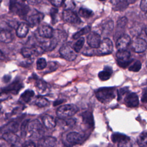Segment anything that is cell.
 Segmentation results:
<instances>
[{
  "instance_id": "cell-1",
  "label": "cell",
  "mask_w": 147,
  "mask_h": 147,
  "mask_svg": "<svg viewBox=\"0 0 147 147\" xmlns=\"http://www.w3.org/2000/svg\"><path fill=\"white\" fill-rule=\"evenodd\" d=\"M114 87H102L95 91L97 99L103 103L111 102L115 96Z\"/></svg>"
},
{
  "instance_id": "cell-2",
  "label": "cell",
  "mask_w": 147,
  "mask_h": 147,
  "mask_svg": "<svg viewBox=\"0 0 147 147\" xmlns=\"http://www.w3.org/2000/svg\"><path fill=\"white\" fill-rule=\"evenodd\" d=\"M28 132L32 138L40 139L42 137L45 131L42 124L38 119H34L29 121L28 126Z\"/></svg>"
},
{
  "instance_id": "cell-3",
  "label": "cell",
  "mask_w": 147,
  "mask_h": 147,
  "mask_svg": "<svg viewBox=\"0 0 147 147\" xmlns=\"http://www.w3.org/2000/svg\"><path fill=\"white\" fill-rule=\"evenodd\" d=\"M9 9L11 13L20 17L26 16L30 10L29 6L20 0H10Z\"/></svg>"
},
{
  "instance_id": "cell-4",
  "label": "cell",
  "mask_w": 147,
  "mask_h": 147,
  "mask_svg": "<svg viewBox=\"0 0 147 147\" xmlns=\"http://www.w3.org/2000/svg\"><path fill=\"white\" fill-rule=\"evenodd\" d=\"M78 111V107L74 104H67L60 106L56 111L57 116L60 119L71 117Z\"/></svg>"
},
{
  "instance_id": "cell-5",
  "label": "cell",
  "mask_w": 147,
  "mask_h": 147,
  "mask_svg": "<svg viewBox=\"0 0 147 147\" xmlns=\"http://www.w3.org/2000/svg\"><path fill=\"white\" fill-rule=\"evenodd\" d=\"M59 53L63 58L69 61H74L77 57V53L70 43L64 44L60 48Z\"/></svg>"
},
{
  "instance_id": "cell-6",
  "label": "cell",
  "mask_w": 147,
  "mask_h": 147,
  "mask_svg": "<svg viewBox=\"0 0 147 147\" xmlns=\"http://www.w3.org/2000/svg\"><path fill=\"white\" fill-rule=\"evenodd\" d=\"M118 65L122 68L127 67L131 62L130 60V53L126 50H119L116 53Z\"/></svg>"
},
{
  "instance_id": "cell-7",
  "label": "cell",
  "mask_w": 147,
  "mask_h": 147,
  "mask_svg": "<svg viewBox=\"0 0 147 147\" xmlns=\"http://www.w3.org/2000/svg\"><path fill=\"white\" fill-rule=\"evenodd\" d=\"M63 20L69 24L78 25L81 23V20L73 10H64L62 13Z\"/></svg>"
},
{
  "instance_id": "cell-8",
  "label": "cell",
  "mask_w": 147,
  "mask_h": 147,
  "mask_svg": "<svg viewBox=\"0 0 147 147\" xmlns=\"http://www.w3.org/2000/svg\"><path fill=\"white\" fill-rule=\"evenodd\" d=\"M113 45L111 40L109 38H105L101 41L98 47L99 52L102 55H107L112 52Z\"/></svg>"
},
{
  "instance_id": "cell-9",
  "label": "cell",
  "mask_w": 147,
  "mask_h": 147,
  "mask_svg": "<svg viewBox=\"0 0 147 147\" xmlns=\"http://www.w3.org/2000/svg\"><path fill=\"white\" fill-rule=\"evenodd\" d=\"M87 42L91 48H98L101 42L100 36L96 32H90L87 37Z\"/></svg>"
},
{
  "instance_id": "cell-10",
  "label": "cell",
  "mask_w": 147,
  "mask_h": 147,
  "mask_svg": "<svg viewBox=\"0 0 147 147\" xmlns=\"http://www.w3.org/2000/svg\"><path fill=\"white\" fill-rule=\"evenodd\" d=\"M58 44V41L53 37L41 41L38 44L44 52L51 51L54 49Z\"/></svg>"
},
{
  "instance_id": "cell-11",
  "label": "cell",
  "mask_w": 147,
  "mask_h": 147,
  "mask_svg": "<svg viewBox=\"0 0 147 147\" xmlns=\"http://www.w3.org/2000/svg\"><path fill=\"white\" fill-rule=\"evenodd\" d=\"M132 49L136 53H141L144 52L147 48V42L141 38L135 39L131 45Z\"/></svg>"
},
{
  "instance_id": "cell-12",
  "label": "cell",
  "mask_w": 147,
  "mask_h": 147,
  "mask_svg": "<svg viewBox=\"0 0 147 147\" xmlns=\"http://www.w3.org/2000/svg\"><path fill=\"white\" fill-rule=\"evenodd\" d=\"M53 29L52 28L47 25H41L38 28V33L41 37L44 38H51L53 37Z\"/></svg>"
},
{
  "instance_id": "cell-13",
  "label": "cell",
  "mask_w": 147,
  "mask_h": 147,
  "mask_svg": "<svg viewBox=\"0 0 147 147\" xmlns=\"http://www.w3.org/2000/svg\"><path fill=\"white\" fill-rule=\"evenodd\" d=\"M19 127V123L15 121H11L7 123L0 128V132L2 134L6 133H16Z\"/></svg>"
},
{
  "instance_id": "cell-14",
  "label": "cell",
  "mask_w": 147,
  "mask_h": 147,
  "mask_svg": "<svg viewBox=\"0 0 147 147\" xmlns=\"http://www.w3.org/2000/svg\"><path fill=\"white\" fill-rule=\"evenodd\" d=\"M56 138L53 137H42L39 139L37 147H54L56 144Z\"/></svg>"
},
{
  "instance_id": "cell-15",
  "label": "cell",
  "mask_w": 147,
  "mask_h": 147,
  "mask_svg": "<svg viewBox=\"0 0 147 147\" xmlns=\"http://www.w3.org/2000/svg\"><path fill=\"white\" fill-rule=\"evenodd\" d=\"M23 87V84L20 80H15L13 83L9 84L7 87L3 89V92L6 93H11L14 94H17L19 91Z\"/></svg>"
},
{
  "instance_id": "cell-16",
  "label": "cell",
  "mask_w": 147,
  "mask_h": 147,
  "mask_svg": "<svg viewBox=\"0 0 147 147\" xmlns=\"http://www.w3.org/2000/svg\"><path fill=\"white\" fill-rule=\"evenodd\" d=\"M125 104L129 107H135L138 106L139 104L138 97L136 93H129L125 98Z\"/></svg>"
},
{
  "instance_id": "cell-17",
  "label": "cell",
  "mask_w": 147,
  "mask_h": 147,
  "mask_svg": "<svg viewBox=\"0 0 147 147\" xmlns=\"http://www.w3.org/2000/svg\"><path fill=\"white\" fill-rule=\"evenodd\" d=\"M131 40L127 34H122L117 38L116 41V47L118 50H125V49L130 44Z\"/></svg>"
},
{
  "instance_id": "cell-18",
  "label": "cell",
  "mask_w": 147,
  "mask_h": 147,
  "mask_svg": "<svg viewBox=\"0 0 147 147\" xmlns=\"http://www.w3.org/2000/svg\"><path fill=\"white\" fill-rule=\"evenodd\" d=\"M83 136L79 133L72 131L68 133L66 136V141L71 145H74L82 142Z\"/></svg>"
},
{
  "instance_id": "cell-19",
  "label": "cell",
  "mask_w": 147,
  "mask_h": 147,
  "mask_svg": "<svg viewBox=\"0 0 147 147\" xmlns=\"http://www.w3.org/2000/svg\"><path fill=\"white\" fill-rule=\"evenodd\" d=\"M127 20L125 17H122L121 18H120L118 21H117V26H116V31H115V36H114V38L116 37H119L120 36H121L123 33V30L127 24Z\"/></svg>"
},
{
  "instance_id": "cell-20",
  "label": "cell",
  "mask_w": 147,
  "mask_h": 147,
  "mask_svg": "<svg viewBox=\"0 0 147 147\" xmlns=\"http://www.w3.org/2000/svg\"><path fill=\"white\" fill-rule=\"evenodd\" d=\"M35 86L38 91V92L41 95H44L48 92L49 86L48 84L43 80L38 79H36Z\"/></svg>"
},
{
  "instance_id": "cell-21",
  "label": "cell",
  "mask_w": 147,
  "mask_h": 147,
  "mask_svg": "<svg viewBox=\"0 0 147 147\" xmlns=\"http://www.w3.org/2000/svg\"><path fill=\"white\" fill-rule=\"evenodd\" d=\"M43 18L44 15L42 13L36 12L29 16L28 18V22L30 26L34 27L38 25Z\"/></svg>"
},
{
  "instance_id": "cell-22",
  "label": "cell",
  "mask_w": 147,
  "mask_h": 147,
  "mask_svg": "<svg viewBox=\"0 0 147 147\" xmlns=\"http://www.w3.org/2000/svg\"><path fill=\"white\" fill-rule=\"evenodd\" d=\"M2 138L12 145L17 146L20 142V138L13 133H6L2 134Z\"/></svg>"
},
{
  "instance_id": "cell-23",
  "label": "cell",
  "mask_w": 147,
  "mask_h": 147,
  "mask_svg": "<svg viewBox=\"0 0 147 147\" xmlns=\"http://www.w3.org/2000/svg\"><path fill=\"white\" fill-rule=\"evenodd\" d=\"M42 122L44 126L47 129H53L56 125V121L55 118L52 116L48 114L42 117Z\"/></svg>"
},
{
  "instance_id": "cell-24",
  "label": "cell",
  "mask_w": 147,
  "mask_h": 147,
  "mask_svg": "<svg viewBox=\"0 0 147 147\" xmlns=\"http://www.w3.org/2000/svg\"><path fill=\"white\" fill-rule=\"evenodd\" d=\"M13 36L9 30H2L0 32V42L8 44L13 41Z\"/></svg>"
},
{
  "instance_id": "cell-25",
  "label": "cell",
  "mask_w": 147,
  "mask_h": 147,
  "mask_svg": "<svg viewBox=\"0 0 147 147\" xmlns=\"http://www.w3.org/2000/svg\"><path fill=\"white\" fill-rule=\"evenodd\" d=\"M29 32V26L24 22L21 23L17 28L16 35L20 38L25 37Z\"/></svg>"
},
{
  "instance_id": "cell-26",
  "label": "cell",
  "mask_w": 147,
  "mask_h": 147,
  "mask_svg": "<svg viewBox=\"0 0 147 147\" xmlns=\"http://www.w3.org/2000/svg\"><path fill=\"white\" fill-rule=\"evenodd\" d=\"M83 121L85 125L89 127H93L94 125V121L93 115L89 111H85L82 114Z\"/></svg>"
},
{
  "instance_id": "cell-27",
  "label": "cell",
  "mask_w": 147,
  "mask_h": 147,
  "mask_svg": "<svg viewBox=\"0 0 147 147\" xmlns=\"http://www.w3.org/2000/svg\"><path fill=\"white\" fill-rule=\"evenodd\" d=\"M113 73V70L111 67L109 66H106L104 68V69L98 74V77L100 80L102 81L107 80L110 79Z\"/></svg>"
},
{
  "instance_id": "cell-28",
  "label": "cell",
  "mask_w": 147,
  "mask_h": 147,
  "mask_svg": "<svg viewBox=\"0 0 147 147\" xmlns=\"http://www.w3.org/2000/svg\"><path fill=\"white\" fill-rule=\"evenodd\" d=\"M111 139L112 141L114 143H121L127 140H129L130 137H127L124 134L119 133H114L111 135Z\"/></svg>"
},
{
  "instance_id": "cell-29",
  "label": "cell",
  "mask_w": 147,
  "mask_h": 147,
  "mask_svg": "<svg viewBox=\"0 0 147 147\" xmlns=\"http://www.w3.org/2000/svg\"><path fill=\"white\" fill-rule=\"evenodd\" d=\"M34 105L39 107H44L48 106L50 104L49 101L42 96H37L33 102Z\"/></svg>"
},
{
  "instance_id": "cell-30",
  "label": "cell",
  "mask_w": 147,
  "mask_h": 147,
  "mask_svg": "<svg viewBox=\"0 0 147 147\" xmlns=\"http://www.w3.org/2000/svg\"><path fill=\"white\" fill-rule=\"evenodd\" d=\"M34 95V92L33 90H27L24 91L20 96V100L21 102L28 103L31 100L32 98Z\"/></svg>"
},
{
  "instance_id": "cell-31",
  "label": "cell",
  "mask_w": 147,
  "mask_h": 147,
  "mask_svg": "<svg viewBox=\"0 0 147 147\" xmlns=\"http://www.w3.org/2000/svg\"><path fill=\"white\" fill-rule=\"evenodd\" d=\"M113 28H114V22L111 20H109L108 21H106L103 24L102 32L106 35H108L112 32Z\"/></svg>"
},
{
  "instance_id": "cell-32",
  "label": "cell",
  "mask_w": 147,
  "mask_h": 147,
  "mask_svg": "<svg viewBox=\"0 0 147 147\" xmlns=\"http://www.w3.org/2000/svg\"><path fill=\"white\" fill-rule=\"evenodd\" d=\"M137 142L140 147H144L147 145V130L142 132L138 136Z\"/></svg>"
},
{
  "instance_id": "cell-33",
  "label": "cell",
  "mask_w": 147,
  "mask_h": 147,
  "mask_svg": "<svg viewBox=\"0 0 147 147\" xmlns=\"http://www.w3.org/2000/svg\"><path fill=\"white\" fill-rule=\"evenodd\" d=\"M127 0H118L115 1L114 5V9L115 10H123L125 9L129 5Z\"/></svg>"
},
{
  "instance_id": "cell-34",
  "label": "cell",
  "mask_w": 147,
  "mask_h": 147,
  "mask_svg": "<svg viewBox=\"0 0 147 147\" xmlns=\"http://www.w3.org/2000/svg\"><path fill=\"white\" fill-rule=\"evenodd\" d=\"M53 37L55 38L56 40L59 42L65 41L67 37V35L64 32L57 29L53 32Z\"/></svg>"
},
{
  "instance_id": "cell-35",
  "label": "cell",
  "mask_w": 147,
  "mask_h": 147,
  "mask_svg": "<svg viewBox=\"0 0 147 147\" xmlns=\"http://www.w3.org/2000/svg\"><path fill=\"white\" fill-rule=\"evenodd\" d=\"M91 30V28L89 26H85L84 28H83L82 29H81L79 31L76 32L72 36V38L75 40L81 37V36H82L83 35L86 34L87 33H88L90 32Z\"/></svg>"
},
{
  "instance_id": "cell-36",
  "label": "cell",
  "mask_w": 147,
  "mask_h": 147,
  "mask_svg": "<svg viewBox=\"0 0 147 147\" xmlns=\"http://www.w3.org/2000/svg\"><path fill=\"white\" fill-rule=\"evenodd\" d=\"M79 14L82 17L86 18H89L94 14L92 10L85 7H81L79 10Z\"/></svg>"
},
{
  "instance_id": "cell-37",
  "label": "cell",
  "mask_w": 147,
  "mask_h": 147,
  "mask_svg": "<svg viewBox=\"0 0 147 147\" xmlns=\"http://www.w3.org/2000/svg\"><path fill=\"white\" fill-rule=\"evenodd\" d=\"M84 44V38L83 37L79 38L76 42L73 45V48L76 53H78L80 51L82 48H83Z\"/></svg>"
},
{
  "instance_id": "cell-38",
  "label": "cell",
  "mask_w": 147,
  "mask_h": 147,
  "mask_svg": "<svg viewBox=\"0 0 147 147\" xmlns=\"http://www.w3.org/2000/svg\"><path fill=\"white\" fill-rule=\"evenodd\" d=\"M141 68V63L140 61L136 60L129 67V70L130 71H133V72H138L139 71Z\"/></svg>"
},
{
  "instance_id": "cell-39",
  "label": "cell",
  "mask_w": 147,
  "mask_h": 147,
  "mask_svg": "<svg viewBox=\"0 0 147 147\" xmlns=\"http://www.w3.org/2000/svg\"><path fill=\"white\" fill-rule=\"evenodd\" d=\"M29 122V120L26 119V120H25L21 124L20 129H21V136L22 138L25 137L26 133L28 132V126Z\"/></svg>"
},
{
  "instance_id": "cell-40",
  "label": "cell",
  "mask_w": 147,
  "mask_h": 147,
  "mask_svg": "<svg viewBox=\"0 0 147 147\" xmlns=\"http://www.w3.org/2000/svg\"><path fill=\"white\" fill-rule=\"evenodd\" d=\"M47 66V63L45 59L39 58L36 62V67L38 70H42L45 68Z\"/></svg>"
},
{
  "instance_id": "cell-41",
  "label": "cell",
  "mask_w": 147,
  "mask_h": 147,
  "mask_svg": "<svg viewBox=\"0 0 147 147\" xmlns=\"http://www.w3.org/2000/svg\"><path fill=\"white\" fill-rule=\"evenodd\" d=\"M64 10H73L75 7V3L73 0H65L64 2Z\"/></svg>"
},
{
  "instance_id": "cell-42",
  "label": "cell",
  "mask_w": 147,
  "mask_h": 147,
  "mask_svg": "<svg viewBox=\"0 0 147 147\" xmlns=\"http://www.w3.org/2000/svg\"><path fill=\"white\" fill-rule=\"evenodd\" d=\"M57 13H58V10L56 8L52 7L50 11V15L52 19V23L55 24L57 21Z\"/></svg>"
},
{
  "instance_id": "cell-43",
  "label": "cell",
  "mask_w": 147,
  "mask_h": 147,
  "mask_svg": "<svg viewBox=\"0 0 147 147\" xmlns=\"http://www.w3.org/2000/svg\"><path fill=\"white\" fill-rule=\"evenodd\" d=\"M64 125L67 127H72L76 124V120L74 118H68L67 119H64Z\"/></svg>"
},
{
  "instance_id": "cell-44",
  "label": "cell",
  "mask_w": 147,
  "mask_h": 147,
  "mask_svg": "<svg viewBox=\"0 0 147 147\" xmlns=\"http://www.w3.org/2000/svg\"><path fill=\"white\" fill-rule=\"evenodd\" d=\"M57 68H58V65L56 62L50 61L48 64V67H47L45 68H47L46 71H47V72H52L55 71Z\"/></svg>"
},
{
  "instance_id": "cell-45",
  "label": "cell",
  "mask_w": 147,
  "mask_h": 147,
  "mask_svg": "<svg viewBox=\"0 0 147 147\" xmlns=\"http://www.w3.org/2000/svg\"><path fill=\"white\" fill-rule=\"evenodd\" d=\"M118 147H136L134 142L130 139L129 140L118 144Z\"/></svg>"
},
{
  "instance_id": "cell-46",
  "label": "cell",
  "mask_w": 147,
  "mask_h": 147,
  "mask_svg": "<svg viewBox=\"0 0 147 147\" xmlns=\"http://www.w3.org/2000/svg\"><path fill=\"white\" fill-rule=\"evenodd\" d=\"M129 91V90H128V88L127 87H124V88H121L119 90H118V100H120L121 97L125 94H126L127 92H128Z\"/></svg>"
},
{
  "instance_id": "cell-47",
  "label": "cell",
  "mask_w": 147,
  "mask_h": 147,
  "mask_svg": "<svg viewBox=\"0 0 147 147\" xmlns=\"http://www.w3.org/2000/svg\"><path fill=\"white\" fill-rule=\"evenodd\" d=\"M55 7H60L63 3V0H48Z\"/></svg>"
},
{
  "instance_id": "cell-48",
  "label": "cell",
  "mask_w": 147,
  "mask_h": 147,
  "mask_svg": "<svg viewBox=\"0 0 147 147\" xmlns=\"http://www.w3.org/2000/svg\"><path fill=\"white\" fill-rule=\"evenodd\" d=\"M140 8L144 11H147V0H141Z\"/></svg>"
},
{
  "instance_id": "cell-49",
  "label": "cell",
  "mask_w": 147,
  "mask_h": 147,
  "mask_svg": "<svg viewBox=\"0 0 147 147\" xmlns=\"http://www.w3.org/2000/svg\"><path fill=\"white\" fill-rule=\"evenodd\" d=\"M83 54L86 56H93L95 55V51L92 49H87L83 52Z\"/></svg>"
},
{
  "instance_id": "cell-50",
  "label": "cell",
  "mask_w": 147,
  "mask_h": 147,
  "mask_svg": "<svg viewBox=\"0 0 147 147\" xmlns=\"http://www.w3.org/2000/svg\"><path fill=\"white\" fill-rule=\"evenodd\" d=\"M141 101L143 103H146L147 102V88H145L142 92V97H141Z\"/></svg>"
},
{
  "instance_id": "cell-51",
  "label": "cell",
  "mask_w": 147,
  "mask_h": 147,
  "mask_svg": "<svg viewBox=\"0 0 147 147\" xmlns=\"http://www.w3.org/2000/svg\"><path fill=\"white\" fill-rule=\"evenodd\" d=\"M22 147H36V145L33 141H28L24 143Z\"/></svg>"
},
{
  "instance_id": "cell-52",
  "label": "cell",
  "mask_w": 147,
  "mask_h": 147,
  "mask_svg": "<svg viewBox=\"0 0 147 147\" xmlns=\"http://www.w3.org/2000/svg\"><path fill=\"white\" fill-rule=\"evenodd\" d=\"M30 5H36L41 2L42 0H25Z\"/></svg>"
},
{
  "instance_id": "cell-53",
  "label": "cell",
  "mask_w": 147,
  "mask_h": 147,
  "mask_svg": "<svg viewBox=\"0 0 147 147\" xmlns=\"http://www.w3.org/2000/svg\"><path fill=\"white\" fill-rule=\"evenodd\" d=\"M11 79V76L10 75H5L2 79L3 80V82H5V83H7L8 82L10 81Z\"/></svg>"
},
{
  "instance_id": "cell-54",
  "label": "cell",
  "mask_w": 147,
  "mask_h": 147,
  "mask_svg": "<svg viewBox=\"0 0 147 147\" xmlns=\"http://www.w3.org/2000/svg\"><path fill=\"white\" fill-rule=\"evenodd\" d=\"M5 59V56L3 53L1 51H0V60H3Z\"/></svg>"
},
{
  "instance_id": "cell-55",
  "label": "cell",
  "mask_w": 147,
  "mask_h": 147,
  "mask_svg": "<svg viewBox=\"0 0 147 147\" xmlns=\"http://www.w3.org/2000/svg\"><path fill=\"white\" fill-rule=\"evenodd\" d=\"M63 102V100H56L55 102H54V106H56V105H58L60 103H61Z\"/></svg>"
},
{
  "instance_id": "cell-56",
  "label": "cell",
  "mask_w": 147,
  "mask_h": 147,
  "mask_svg": "<svg viewBox=\"0 0 147 147\" xmlns=\"http://www.w3.org/2000/svg\"><path fill=\"white\" fill-rule=\"evenodd\" d=\"M145 33H146V36H147V28H146V29H145Z\"/></svg>"
},
{
  "instance_id": "cell-57",
  "label": "cell",
  "mask_w": 147,
  "mask_h": 147,
  "mask_svg": "<svg viewBox=\"0 0 147 147\" xmlns=\"http://www.w3.org/2000/svg\"><path fill=\"white\" fill-rule=\"evenodd\" d=\"M11 147H17V146H15V145H12V146H11Z\"/></svg>"
},
{
  "instance_id": "cell-58",
  "label": "cell",
  "mask_w": 147,
  "mask_h": 147,
  "mask_svg": "<svg viewBox=\"0 0 147 147\" xmlns=\"http://www.w3.org/2000/svg\"><path fill=\"white\" fill-rule=\"evenodd\" d=\"M1 109H0V114H1Z\"/></svg>"
},
{
  "instance_id": "cell-59",
  "label": "cell",
  "mask_w": 147,
  "mask_h": 147,
  "mask_svg": "<svg viewBox=\"0 0 147 147\" xmlns=\"http://www.w3.org/2000/svg\"><path fill=\"white\" fill-rule=\"evenodd\" d=\"M100 1H106V0H100Z\"/></svg>"
},
{
  "instance_id": "cell-60",
  "label": "cell",
  "mask_w": 147,
  "mask_h": 147,
  "mask_svg": "<svg viewBox=\"0 0 147 147\" xmlns=\"http://www.w3.org/2000/svg\"><path fill=\"white\" fill-rule=\"evenodd\" d=\"M0 147H3V146H0Z\"/></svg>"
},
{
  "instance_id": "cell-61",
  "label": "cell",
  "mask_w": 147,
  "mask_h": 147,
  "mask_svg": "<svg viewBox=\"0 0 147 147\" xmlns=\"http://www.w3.org/2000/svg\"><path fill=\"white\" fill-rule=\"evenodd\" d=\"M1 1V0H0V1Z\"/></svg>"
}]
</instances>
